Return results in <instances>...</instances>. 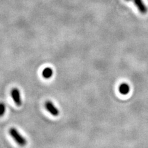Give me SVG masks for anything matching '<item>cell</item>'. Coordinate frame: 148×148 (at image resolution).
<instances>
[{
	"mask_svg": "<svg viewBox=\"0 0 148 148\" xmlns=\"http://www.w3.org/2000/svg\"><path fill=\"white\" fill-rule=\"evenodd\" d=\"M9 133L10 135L12 137V138L14 140L18 145L21 146H24L27 144V140L25 138L22 136L20 133L18 132L15 128H11L9 129Z\"/></svg>",
	"mask_w": 148,
	"mask_h": 148,
	"instance_id": "cell-1",
	"label": "cell"
},
{
	"mask_svg": "<svg viewBox=\"0 0 148 148\" xmlns=\"http://www.w3.org/2000/svg\"><path fill=\"white\" fill-rule=\"evenodd\" d=\"M11 95L15 104L18 106H21L22 105V99L21 96V92L18 90V89L17 88H13L11 92Z\"/></svg>",
	"mask_w": 148,
	"mask_h": 148,
	"instance_id": "cell-2",
	"label": "cell"
},
{
	"mask_svg": "<svg viewBox=\"0 0 148 148\" xmlns=\"http://www.w3.org/2000/svg\"><path fill=\"white\" fill-rule=\"evenodd\" d=\"M45 108L48 112L53 116H58L59 115V110L56 107L51 101H48L45 103Z\"/></svg>",
	"mask_w": 148,
	"mask_h": 148,
	"instance_id": "cell-3",
	"label": "cell"
},
{
	"mask_svg": "<svg viewBox=\"0 0 148 148\" xmlns=\"http://www.w3.org/2000/svg\"><path fill=\"white\" fill-rule=\"evenodd\" d=\"M134 3L138 9L139 11L141 14H146L147 12V8L145 4L143 3V0H133Z\"/></svg>",
	"mask_w": 148,
	"mask_h": 148,
	"instance_id": "cell-4",
	"label": "cell"
},
{
	"mask_svg": "<svg viewBox=\"0 0 148 148\" xmlns=\"http://www.w3.org/2000/svg\"><path fill=\"white\" fill-rule=\"evenodd\" d=\"M53 71L51 67H46L42 72V76L45 79H49L53 76Z\"/></svg>",
	"mask_w": 148,
	"mask_h": 148,
	"instance_id": "cell-5",
	"label": "cell"
},
{
	"mask_svg": "<svg viewBox=\"0 0 148 148\" xmlns=\"http://www.w3.org/2000/svg\"><path fill=\"white\" fill-rule=\"evenodd\" d=\"M119 91L122 95H127L130 91V86L127 83H122L119 86Z\"/></svg>",
	"mask_w": 148,
	"mask_h": 148,
	"instance_id": "cell-6",
	"label": "cell"
},
{
	"mask_svg": "<svg viewBox=\"0 0 148 148\" xmlns=\"http://www.w3.org/2000/svg\"><path fill=\"white\" fill-rule=\"evenodd\" d=\"M6 106L3 103H0V117H2L5 113Z\"/></svg>",
	"mask_w": 148,
	"mask_h": 148,
	"instance_id": "cell-7",
	"label": "cell"
},
{
	"mask_svg": "<svg viewBox=\"0 0 148 148\" xmlns=\"http://www.w3.org/2000/svg\"><path fill=\"white\" fill-rule=\"evenodd\" d=\"M126 1H131V0H126Z\"/></svg>",
	"mask_w": 148,
	"mask_h": 148,
	"instance_id": "cell-8",
	"label": "cell"
}]
</instances>
